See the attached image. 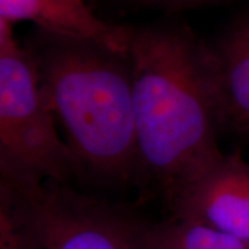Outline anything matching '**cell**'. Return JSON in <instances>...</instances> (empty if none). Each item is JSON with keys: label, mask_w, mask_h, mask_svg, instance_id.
<instances>
[{"label": "cell", "mask_w": 249, "mask_h": 249, "mask_svg": "<svg viewBox=\"0 0 249 249\" xmlns=\"http://www.w3.org/2000/svg\"><path fill=\"white\" fill-rule=\"evenodd\" d=\"M140 249H249V242L204 224L172 219L144 230Z\"/></svg>", "instance_id": "cell-8"}, {"label": "cell", "mask_w": 249, "mask_h": 249, "mask_svg": "<svg viewBox=\"0 0 249 249\" xmlns=\"http://www.w3.org/2000/svg\"><path fill=\"white\" fill-rule=\"evenodd\" d=\"M0 19L11 25L29 21L46 34L90 42L121 55H129L132 29L108 24L83 0H0Z\"/></svg>", "instance_id": "cell-6"}, {"label": "cell", "mask_w": 249, "mask_h": 249, "mask_svg": "<svg viewBox=\"0 0 249 249\" xmlns=\"http://www.w3.org/2000/svg\"><path fill=\"white\" fill-rule=\"evenodd\" d=\"M208 64L220 127L249 133V13L208 47Z\"/></svg>", "instance_id": "cell-7"}, {"label": "cell", "mask_w": 249, "mask_h": 249, "mask_svg": "<svg viewBox=\"0 0 249 249\" xmlns=\"http://www.w3.org/2000/svg\"><path fill=\"white\" fill-rule=\"evenodd\" d=\"M0 165L1 170L57 184L79 169L58 134L34 55L18 45L4 19H0Z\"/></svg>", "instance_id": "cell-3"}, {"label": "cell", "mask_w": 249, "mask_h": 249, "mask_svg": "<svg viewBox=\"0 0 249 249\" xmlns=\"http://www.w3.org/2000/svg\"><path fill=\"white\" fill-rule=\"evenodd\" d=\"M170 205L173 219L249 242V165L238 155H223Z\"/></svg>", "instance_id": "cell-5"}, {"label": "cell", "mask_w": 249, "mask_h": 249, "mask_svg": "<svg viewBox=\"0 0 249 249\" xmlns=\"http://www.w3.org/2000/svg\"><path fill=\"white\" fill-rule=\"evenodd\" d=\"M34 249H140L144 229L53 181L32 188Z\"/></svg>", "instance_id": "cell-4"}, {"label": "cell", "mask_w": 249, "mask_h": 249, "mask_svg": "<svg viewBox=\"0 0 249 249\" xmlns=\"http://www.w3.org/2000/svg\"><path fill=\"white\" fill-rule=\"evenodd\" d=\"M49 36L50 43L32 55L67 145L79 168L129 178L139 168L129 55Z\"/></svg>", "instance_id": "cell-2"}, {"label": "cell", "mask_w": 249, "mask_h": 249, "mask_svg": "<svg viewBox=\"0 0 249 249\" xmlns=\"http://www.w3.org/2000/svg\"><path fill=\"white\" fill-rule=\"evenodd\" d=\"M129 61L139 168L172 204L224 155L208 47L181 29L132 31Z\"/></svg>", "instance_id": "cell-1"}, {"label": "cell", "mask_w": 249, "mask_h": 249, "mask_svg": "<svg viewBox=\"0 0 249 249\" xmlns=\"http://www.w3.org/2000/svg\"><path fill=\"white\" fill-rule=\"evenodd\" d=\"M139 4H160V6H196V4H205L209 1H217V0H127Z\"/></svg>", "instance_id": "cell-9"}]
</instances>
